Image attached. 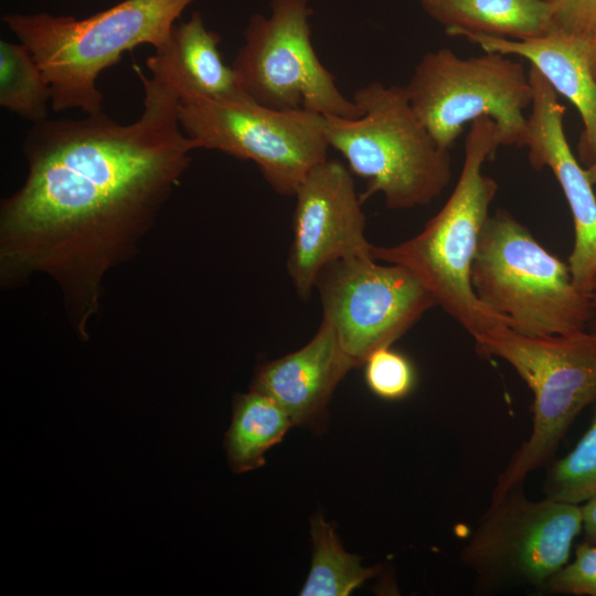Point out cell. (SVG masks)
<instances>
[{"mask_svg": "<svg viewBox=\"0 0 596 596\" xmlns=\"http://www.w3.org/2000/svg\"><path fill=\"white\" fill-rule=\"evenodd\" d=\"M147 66L150 77L134 65L145 93L136 121L100 111L32 124L23 139L26 179L0 206L2 284L51 276L83 338L105 274L135 253L195 150L181 131L167 64L155 53Z\"/></svg>", "mask_w": 596, "mask_h": 596, "instance_id": "1", "label": "cell"}, {"mask_svg": "<svg viewBox=\"0 0 596 596\" xmlns=\"http://www.w3.org/2000/svg\"><path fill=\"white\" fill-rule=\"evenodd\" d=\"M501 146L497 125L488 117L470 124L459 179L441 209L415 236L393 246L372 245L377 262L414 274L440 306L475 340L510 322L488 308L471 285V266L489 207L498 191L483 163Z\"/></svg>", "mask_w": 596, "mask_h": 596, "instance_id": "2", "label": "cell"}, {"mask_svg": "<svg viewBox=\"0 0 596 596\" xmlns=\"http://www.w3.org/2000/svg\"><path fill=\"white\" fill-rule=\"evenodd\" d=\"M195 0H123L84 19L7 13L2 22L31 52L52 88V109L103 111L99 74L140 44H169L175 21Z\"/></svg>", "mask_w": 596, "mask_h": 596, "instance_id": "3", "label": "cell"}, {"mask_svg": "<svg viewBox=\"0 0 596 596\" xmlns=\"http://www.w3.org/2000/svg\"><path fill=\"white\" fill-rule=\"evenodd\" d=\"M353 102L362 115L326 116V134L349 170L366 181L361 201L381 193L391 210L434 201L451 180L450 153L419 121L404 87L372 82L354 93Z\"/></svg>", "mask_w": 596, "mask_h": 596, "instance_id": "4", "label": "cell"}, {"mask_svg": "<svg viewBox=\"0 0 596 596\" xmlns=\"http://www.w3.org/2000/svg\"><path fill=\"white\" fill-rule=\"evenodd\" d=\"M475 343L482 355L509 363L533 393L531 433L499 473L494 500L546 465L575 418L596 402V331L529 337L501 327Z\"/></svg>", "mask_w": 596, "mask_h": 596, "instance_id": "5", "label": "cell"}, {"mask_svg": "<svg viewBox=\"0 0 596 596\" xmlns=\"http://www.w3.org/2000/svg\"><path fill=\"white\" fill-rule=\"evenodd\" d=\"M478 298L529 337L588 328V295L574 284L568 264L544 248L510 212L489 214L471 266Z\"/></svg>", "mask_w": 596, "mask_h": 596, "instance_id": "6", "label": "cell"}, {"mask_svg": "<svg viewBox=\"0 0 596 596\" xmlns=\"http://www.w3.org/2000/svg\"><path fill=\"white\" fill-rule=\"evenodd\" d=\"M511 56L486 52L460 57L449 47L427 52L404 86L408 103L435 142L450 150L465 124L488 117L501 146L525 147L533 88L523 65Z\"/></svg>", "mask_w": 596, "mask_h": 596, "instance_id": "7", "label": "cell"}, {"mask_svg": "<svg viewBox=\"0 0 596 596\" xmlns=\"http://www.w3.org/2000/svg\"><path fill=\"white\" fill-rule=\"evenodd\" d=\"M178 119L195 149L252 160L281 195L294 196L309 172L328 159L326 116L306 109L279 110L248 97L210 99L179 92Z\"/></svg>", "mask_w": 596, "mask_h": 596, "instance_id": "8", "label": "cell"}, {"mask_svg": "<svg viewBox=\"0 0 596 596\" xmlns=\"http://www.w3.org/2000/svg\"><path fill=\"white\" fill-rule=\"evenodd\" d=\"M582 504L529 499L519 483L490 504L460 551L476 588L531 587L541 592L570 561L582 533Z\"/></svg>", "mask_w": 596, "mask_h": 596, "instance_id": "9", "label": "cell"}, {"mask_svg": "<svg viewBox=\"0 0 596 596\" xmlns=\"http://www.w3.org/2000/svg\"><path fill=\"white\" fill-rule=\"evenodd\" d=\"M311 13L310 0H269L268 15L249 18L232 67L244 93L260 105L356 118L362 111L315 52Z\"/></svg>", "mask_w": 596, "mask_h": 596, "instance_id": "10", "label": "cell"}, {"mask_svg": "<svg viewBox=\"0 0 596 596\" xmlns=\"http://www.w3.org/2000/svg\"><path fill=\"white\" fill-rule=\"evenodd\" d=\"M376 262L373 257L332 262L316 283L322 321L332 327L355 368L375 350L391 347L437 306L408 269Z\"/></svg>", "mask_w": 596, "mask_h": 596, "instance_id": "11", "label": "cell"}, {"mask_svg": "<svg viewBox=\"0 0 596 596\" xmlns=\"http://www.w3.org/2000/svg\"><path fill=\"white\" fill-rule=\"evenodd\" d=\"M294 237L287 272L298 296L308 300L321 269L352 257H372L366 217L350 170L336 159L312 169L294 195Z\"/></svg>", "mask_w": 596, "mask_h": 596, "instance_id": "12", "label": "cell"}, {"mask_svg": "<svg viewBox=\"0 0 596 596\" xmlns=\"http://www.w3.org/2000/svg\"><path fill=\"white\" fill-rule=\"evenodd\" d=\"M533 88L525 147L535 170L549 168L568 203L574 244L568 267L575 286L589 296L596 277V195L586 169L574 156L564 130L565 107L557 93L533 66L528 72Z\"/></svg>", "mask_w": 596, "mask_h": 596, "instance_id": "13", "label": "cell"}, {"mask_svg": "<svg viewBox=\"0 0 596 596\" xmlns=\"http://www.w3.org/2000/svg\"><path fill=\"white\" fill-rule=\"evenodd\" d=\"M353 368L334 330L322 321L302 348L263 363L251 389L278 403L294 425L315 427L322 423L333 391Z\"/></svg>", "mask_w": 596, "mask_h": 596, "instance_id": "14", "label": "cell"}, {"mask_svg": "<svg viewBox=\"0 0 596 596\" xmlns=\"http://www.w3.org/2000/svg\"><path fill=\"white\" fill-rule=\"evenodd\" d=\"M485 52L520 56L530 61L556 93L565 96L583 121L578 160L586 167L596 160V79L590 71L588 41L552 30L529 40H510L482 33L458 32Z\"/></svg>", "mask_w": 596, "mask_h": 596, "instance_id": "15", "label": "cell"}, {"mask_svg": "<svg viewBox=\"0 0 596 596\" xmlns=\"http://www.w3.org/2000/svg\"><path fill=\"white\" fill-rule=\"evenodd\" d=\"M220 42V35L207 29L202 14L194 11L187 21L173 25L169 44L156 53L167 64L180 93L210 99L248 97L232 65L223 62Z\"/></svg>", "mask_w": 596, "mask_h": 596, "instance_id": "16", "label": "cell"}, {"mask_svg": "<svg viewBox=\"0 0 596 596\" xmlns=\"http://www.w3.org/2000/svg\"><path fill=\"white\" fill-rule=\"evenodd\" d=\"M422 9L445 28L511 40H529L553 30L552 7L546 0H418Z\"/></svg>", "mask_w": 596, "mask_h": 596, "instance_id": "17", "label": "cell"}, {"mask_svg": "<svg viewBox=\"0 0 596 596\" xmlns=\"http://www.w3.org/2000/svg\"><path fill=\"white\" fill-rule=\"evenodd\" d=\"M291 426L285 409L264 393L251 389L236 394L224 444L231 469L242 473L264 466L265 453L280 443Z\"/></svg>", "mask_w": 596, "mask_h": 596, "instance_id": "18", "label": "cell"}, {"mask_svg": "<svg viewBox=\"0 0 596 596\" xmlns=\"http://www.w3.org/2000/svg\"><path fill=\"white\" fill-rule=\"evenodd\" d=\"M312 560L301 596H348L377 574V567H364L358 555L339 543L334 529L321 514L311 520Z\"/></svg>", "mask_w": 596, "mask_h": 596, "instance_id": "19", "label": "cell"}, {"mask_svg": "<svg viewBox=\"0 0 596 596\" xmlns=\"http://www.w3.org/2000/svg\"><path fill=\"white\" fill-rule=\"evenodd\" d=\"M52 88L28 47L0 41V105L32 124L47 118Z\"/></svg>", "mask_w": 596, "mask_h": 596, "instance_id": "20", "label": "cell"}, {"mask_svg": "<svg viewBox=\"0 0 596 596\" xmlns=\"http://www.w3.org/2000/svg\"><path fill=\"white\" fill-rule=\"evenodd\" d=\"M588 428L545 473L542 492L552 500L583 504L596 497V402Z\"/></svg>", "mask_w": 596, "mask_h": 596, "instance_id": "21", "label": "cell"}, {"mask_svg": "<svg viewBox=\"0 0 596 596\" xmlns=\"http://www.w3.org/2000/svg\"><path fill=\"white\" fill-rule=\"evenodd\" d=\"M364 365L366 385L383 400H402L411 394L415 386L416 373L412 362L391 347L372 352Z\"/></svg>", "mask_w": 596, "mask_h": 596, "instance_id": "22", "label": "cell"}, {"mask_svg": "<svg viewBox=\"0 0 596 596\" xmlns=\"http://www.w3.org/2000/svg\"><path fill=\"white\" fill-rule=\"evenodd\" d=\"M541 593L596 596V543L578 544L573 560L546 582Z\"/></svg>", "mask_w": 596, "mask_h": 596, "instance_id": "23", "label": "cell"}, {"mask_svg": "<svg viewBox=\"0 0 596 596\" xmlns=\"http://www.w3.org/2000/svg\"><path fill=\"white\" fill-rule=\"evenodd\" d=\"M552 7L553 30L582 39H596V0H546Z\"/></svg>", "mask_w": 596, "mask_h": 596, "instance_id": "24", "label": "cell"}, {"mask_svg": "<svg viewBox=\"0 0 596 596\" xmlns=\"http://www.w3.org/2000/svg\"><path fill=\"white\" fill-rule=\"evenodd\" d=\"M584 541L596 543V497L582 504Z\"/></svg>", "mask_w": 596, "mask_h": 596, "instance_id": "25", "label": "cell"}, {"mask_svg": "<svg viewBox=\"0 0 596 596\" xmlns=\"http://www.w3.org/2000/svg\"><path fill=\"white\" fill-rule=\"evenodd\" d=\"M589 299L592 307V317L587 329L590 331H596V277L589 292Z\"/></svg>", "mask_w": 596, "mask_h": 596, "instance_id": "26", "label": "cell"}, {"mask_svg": "<svg viewBox=\"0 0 596 596\" xmlns=\"http://www.w3.org/2000/svg\"><path fill=\"white\" fill-rule=\"evenodd\" d=\"M587 55L590 71L596 79V39L593 41H588Z\"/></svg>", "mask_w": 596, "mask_h": 596, "instance_id": "27", "label": "cell"}, {"mask_svg": "<svg viewBox=\"0 0 596 596\" xmlns=\"http://www.w3.org/2000/svg\"><path fill=\"white\" fill-rule=\"evenodd\" d=\"M585 169L590 183L596 185V160Z\"/></svg>", "mask_w": 596, "mask_h": 596, "instance_id": "28", "label": "cell"}]
</instances>
